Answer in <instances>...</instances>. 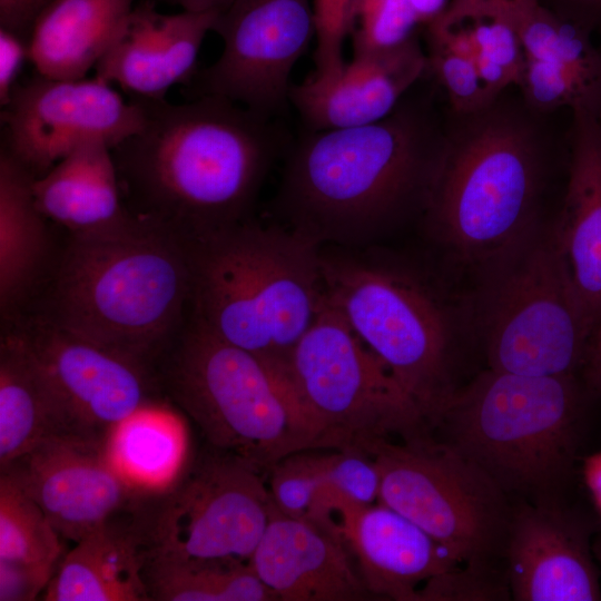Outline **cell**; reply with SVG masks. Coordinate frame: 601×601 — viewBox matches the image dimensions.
Masks as SVG:
<instances>
[{"label":"cell","mask_w":601,"mask_h":601,"mask_svg":"<svg viewBox=\"0 0 601 601\" xmlns=\"http://www.w3.org/2000/svg\"><path fill=\"white\" fill-rule=\"evenodd\" d=\"M135 98L142 125L111 149L129 211L191 242L240 223L286 146L274 118L219 96Z\"/></svg>","instance_id":"obj_1"},{"label":"cell","mask_w":601,"mask_h":601,"mask_svg":"<svg viewBox=\"0 0 601 601\" xmlns=\"http://www.w3.org/2000/svg\"><path fill=\"white\" fill-rule=\"evenodd\" d=\"M601 397L580 375L531 376L485 367L449 398L430 432L482 470L512 502L578 493Z\"/></svg>","instance_id":"obj_2"},{"label":"cell","mask_w":601,"mask_h":601,"mask_svg":"<svg viewBox=\"0 0 601 601\" xmlns=\"http://www.w3.org/2000/svg\"><path fill=\"white\" fill-rule=\"evenodd\" d=\"M443 135L422 102L384 119L307 130L290 147L279 205L311 238L362 233L422 207Z\"/></svg>","instance_id":"obj_3"},{"label":"cell","mask_w":601,"mask_h":601,"mask_svg":"<svg viewBox=\"0 0 601 601\" xmlns=\"http://www.w3.org/2000/svg\"><path fill=\"white\" fill-rule=\"evenodd\" d=\"M191 285L190 240L139 218L114 236L71 237L42 315L144 363L177 327Z\"/></svg>","instance_id":"obj_4"},{"label":"cell","mask_w":601,"mask_h":601,"mask_svg":"<svg viewBox=\"0 0 601 601\" xmlns=\"http://www.w3.org/2000/svg\"><path fill=\"white\" fill-rule=\"evenodd\" d=\"M190 243L193 319L231 345L288 364L323 299L313 239L240 221Z\"/></svg>","instance_id":"obj_5"},{"label":"cell","mask_w":601,"mask_h":601,"mask_svg":"<svg viewBox=\"0 0 601 601\" xmlns=\"http://www.w3.org/2000/svg\"><path fill=\"white\" fill-rule=\"evenodd\" d=\"M492 105L443 136L422 206L441 243L474 268L542 220L539 140Z\"/></svg>","instance_id":"obj_6"},{"label":"cell","mask_w":601,"mask_h":601,"mask_svg":"<svg viewBox=\"0 0 601 601\" xmlns=\"http://www.w3.org/2000/svg\"><path fill=\"white\" fill-rule=\"evenodd\" d=\"M474 269L470 305L486 367L579 375L591 328L554 220H540Z\"/></svg>","instance_id":"obj_7"},{"label":"cell","mask_w":601,"mask_h":601,"mask_svg":"<svg viewBox=\"0 0 601 601\" xmlns=\"http://www.w3.org/2000/svg\"><path fill=\"white\" fill-rule=\"evenodd\" d=\"M175 401L218 452L269 471L322 447L288 365L231 345L193 319L168 368Z\"/></svg>","instance_id":"obj_8"},{"label":"cell","mask_w":601,"mask_h":601,"mask_svg":"<svg viewBox=\"0 0 601 601\" xmlns=\"http://www.w3.org/2000/svg\"><path fill=\"white\" fill-rule=\"evenodd\" d=\"M366 454L381 474L378 502L446 546L464 569L509 591L513 502L482 470L431 432L376 441Z\"/></svg>","instance_id":"obj_9"},{"label":"cell","mask_w":601,"mask_h":601,"mask_svg":"<svg viewBox=\"0 0 601 601\" xmlns=\"http://www.w3.org/2000/svg\"><path fill=\"white\" fill-rule=\"evenodd\" d=\"M323 295L412 397L428 427L464 383L455 333L410 277L371 263L322 259Z\"/></svg>","instance_id":"obj_10"},{"label":"cell","mask_w":601,"mask_h":601,"mask_svg":"<svg viewBox=\"0 0 601 601\" xmlns=\"http://www.w3.org/2000/svg\"><path fill=\"white\" fill-rule=\"evenodd\" d=\"M288 370L321 431L323 447L366 454L376 441L430 432L416 403L324 295L289 356Z\"/></svg>","instance_id":"obj_11"},{"label":"cell","mask_w":601,"mask_h":601,"mask_svg":"<svg viewBox=\"0 0 601 601\" xmlns=\"http://www.w3.org/2000/svg\"><path fill=\"white\" fill-rule=\"evenodd\" d=\"M262 472L223 452L199 462L165 499L149 551L187 560L249 563L273 505Z\"/></svg>","instance_id":"obj_12"},{"label":"cell","mask_w":601,"mask_h":601,"mask_svg":"<svg viewBox=\"0 0 601 601\" xmlns=\"http://www.w3.org/2000/svg\"><path fill=\"white\" fill-rule=\"evenodd\" d=\"M213 31L217 60L194 76L200 96H219L275 118L289 102V76L315 35L312 0H229Z\"/></svg>","instance_id":"obj_13"},{"label":"cell","mask_w":601,"mask_h":601,"mask_svg":"<svg viewBox=\"0 0 601 601\" xmlns=\"http://www.w3.org/2000/svg\"><path fill=\"white\" fill-rule=\"evenodd\" d=\"M144 121L138 98L127 102L111 83L90 79H51L38 75L14 87L2 107V139L36 177L83 144L102 141L111 149Z\"/></svg>","instance_id":"obj_14"},{"label":"cell","mask_w":601,"mask_h":601,"mask_svg":"<svg viewBox=\"0 0 601 601\" xmlns=\"http://www.w3.org/2000/svg\"><path fill=\"white\" fill-rule=\"evenodd\" d=\"M578 493L544 504L513 502L505 574L514 601H601L592 542L599 512Z\"/></svg>","instance_id":"obj_15"},{"label":"cell","mask_w":601,"mask_h":601,"mask_svg":"<svg viewBox=\"0 0 601 601\" xmlns=\"http://www.w3.org/2000/svg\"><path fill=\"white\" fill-rule=\"evenodd\" d=\"M16 328L78 435L107 441L117 425L148 406L141 362L72 334L43 315Z\"/></svg>","instance_id":"obj_16"},{"label":"cell","mask_w":601,"mask_h":601,"mask_svg":"<svg viewBox=\"0 0 601 601\" xmlns=\"http://www.w3.org/2000/svg\"><path fill=\"white\" fill-rule=\"evenodd\" d=\"M1 472L41 508L60 536L75 543L110 523L134 490L112 462L107 441L78 435L49 437Z\"/></svg>","instance_id":"obj_17"},{"label":"cell","mask_w":601,"mask_h":601,"mask_svg":"<svg viewBox=\"0 0 601 601\" xmlns=\"http://www.w3.org/2000/svg\"><path fill=\"white\" fill-rule=\"evenodd\" d=\"M336 518L371 595L396 601L442 600L464 570L446 546L381 502L342 505Z\"/></svg>","instance_id":"obj_18"},{"label":"cell","mask_w":601,"mask_h":601,"mask_svg":"<svg viewBox=\"0 0 601 601\" xmlns=\"http://www.w3.org/2000/svg\"><path fill=\"white\" fill-rule=\"evenodd\" d=\"M219 11L165 14L145 0L96 65L95 76L117 83L130 97L160 100L175 85L189 83L197 56Z\"/></svg>","instance_id":"obj_19"},{"label":"cell","mask_w":601,"mask_h":601,"mask_svg":"<svg viewBox=\"0 0 601 601\" xmlns=\"http://www.w3.org/2000/svg\"><path fill=\"white\" fill-rule=\"evenodd\" d=\"M347 549L339 530L286 515L273 501L249 566L277 600H364L371 594Z\"/></svg>","instance_id":"obj_20"},{"label":"cell","mask_w":601,"mask_h":601,"mask_svg":"<svg viewBox=\"0 0 601 601\" xmlns=\"http://www.w3.org/2000/svg\"><path fill=\"white\" fill-rule=\"evenodd\" d=\"M427 70V56L416 38L392 50L353 57L335 76L307 77L290 87L289 102L307 130L365 126L392 114Z\"/></svg>","instance_id":"obj_21"},{"label":"cell","mask_w":601,"mask_h":601,"mask_svg":"<svg viewBox=\"0 0 601 601\" xmlns=\"http://www.w3.org/2000/svg\"><path fill=\"white\" fill-rule=\"evenodd\" d=\"M573 115L568 181L554 223L592 333L601 324V124L585 110Z\"/></svg>","instance_id":"obj_22"},{"label":"cell","mask_w":601,"mask_h":601,"mask_svg":"<svg viewBox=\"0 0 601 601\" xmlns=\"http://www.w3.org/2000/svg\"><path fill=\"white\" fill-rule=\"evenodd\" d=\"M32 190L42 215L71 237L114 236L139 221L124 201L111 148L102 141L75 149L35 178Z\"/></svg>","instance_id":"obj_23"},{"label":"cell","mask_w":601,"mask_h":601,"mask_svg":"<svg viewBox=\"0 0 601 601\" xmlns=\"http://www.w3.org/2000/svg\"><path fill=\"white\" fill-rule=\"evenodd\" d=\"M136 0H55L37 19L29 60L38 75L81 79L110 47Z\"/></svg>","instance_id":"obj_24"},{"label":"cell","mask_w":601,"mask_h":601,"mask_svg":"<svg viewBox=\"0 0 601 601\" xmlns=\"http://www.w3.org/2000/svg\"><path fill=\"white\" fill-rule=\"evenodd\" d=\"M35 176L1 144L0 309L10 319L38 284L49 254L47 218L32 190Z\"/></svg>","instance_id":"obj_25"},{"label":"cell","mask_w":601,"mask_h":601,"mask_svg":"<svg viewBox=\"0 0 601 601\" xmlns=\"http://www.w3.org/2000/svg\"><path fill=\"white\" fill-rule=\"evenodd\" d=\"M63 435L78 434L14 327L0 345L1 470L40 442Z\"/></svg>","instance_id":"obj_26"},{"label":"cell","mask_w":601,"mask_h":601,"mask_svg":"<svg viewBox=\"0 0 601 601\" xmlns=\"http://www.w3.org/2000/svg\"><path fill=\"white\" fill-rule=\"evenodd\" d=\"M145 553L111 524L76 542L43 592L46 601L150 600L144 580Z\"/></svg>","instance_id":"obj_27"},{"label":"cell","mask_w":601,"mask_h":601,"mask_svg":"<svg viewBox=\"0 0 601 601\" xmlns=\"http://www.w3.org/2000/svg\"><path fill=\"white\" fill-rule=\"evenodd\" d=\"M142 572L150 600H277L249 563L187 560L148 550Z\"/></svg>","instance_id":"obj_28"},{"label":"cell","mask_w":601,"mask_h":601,"mask_svg":"<svg viewBox=\"0 0 601 601\" xmlns=\"http://www.w3.org/2000/svg\"><path fill=\"white\" fill-rule=\"evenodd\" d=\"M184 449L179 423L148 406L117 425L107 439L112 462L132 485L156 486L169 481L179 469Z\"/></svg>","instance_id":"obj_29"},{"label":"cell","mask_w":601,"mask_h":601,"mask_svg":"<svg viewBox=\"0 0 601 601\" xmlns=\"http://www.w3.org/2000/svg\"><path fill=\"white\" fill-rule=\"evenodd\" d=\"M504 11L518 31L525 58L546 60L570 69L594 89L598 100L601 62L592 32L539 0H525Z\"/></svg>","instance_id":"obj_30"},{"label":"cell","mask_w":601,"mask_h":601,"mask_svg":"<svg viewBox=\"0 0 601 601\" xmlns=\"http://www.w3.org/2000/svg\"><path fill=\"white\" fill-rule=\"evenodd\" d=\"M435 22L450 26L452 41L471 56L492 101L509 85H520L525 56L505 11L482 10Z\"/></svg>","instance_id":"obj_31"},{"label":"cell","mask_w":601,"mask_h":601,"mask_svg":"<svg viewBox=\"0 0 601 601\" xmlns=\"http://www.w3.org/2000/svg\"><path fill=\"white\" fill-rule=\"evenodd\" d=\"M60 554V535L41 508L1 472L0 560L28 565L52 578Z\"/></svg>","instance_id":"obj_32"},{"label":"cell","mask_w":601,"mask_h":601,"mask_svg":"<svg viewBox=\"0 0 601 601\" xmlns=\"http://www.w3.org/2000/svg\"><path fill=\"white\" fill-rule=\"evenodd\" d=\"M290 454L270 471L269 491L277 509L317 523L325 487V455Z\"/></svg>","instance_id":"obj_33"},{"label":"cell","mask_w":601,"mask_h":601,"mask_svg":"<svg viewBox=\"0 0 601 601\" xmlns=\"http://www.w3.org/2000/svg\"><path fill=\"white\" fill-rule=\"evenodd\" d=\"M421 27L410 0H361L349 35L353 57L402 47Z\"/></svg>","instance_id":"obj_34"},{"label":"cell","mask_w":601,"mask_h":601,"mask_svg":"<svg viewBox=\"0 0 601 601\" xmlns=\"http://www.w3.org/2000/svg\"><path fill=\"white\" fill-rule=\"evenodd\" d=\"M381 474L374 460L361 451L336 450L325 455V489L322 516L337 522L338 508L371 505L380 500Z\"/></svg>","instance_id":"obj_35"},{"label":"cell","mask_w":601,"mask_h":601,"mask_svg":"<svg viewBox=\"0 0 601 601\" xmlns=\"http://www.w3.org/2000/svg\"><path fill=\"white\" fill-rule=\"evenodd\" d=\"M428 70L445 89L453 111L471 115L491 106L479 70L471 56L452 45L440 33L427 30Z\"/></svg>","instance_id":"obj_36"},{"label":"cell","mask_w":601,"mask_h":601,"mask_svg":"<svg viewBox=\"0 0 601 601\" xmlns=\"http://www.w3.org/2000/svg\"><path fill=\"white\" fill-rule=\"evenodd\" d=\"M535 109L570 107L572 111L594 112V89L570 69L541 59L525 58L519 85Z\"/></svg>","instance_id":"obj_37"},{"label":"cell","mask_w":601,"mask_h":601,"mask_svg":"<svg viewBox=\"0 0 601 601\" xmlns=\"http://www.w3.org/2000/svg\"><path fill=\"white\" fill-rule=\"evenodd\" d=\"M361 0H312L316 49L314 53L316 78L337 75L345 61L343 45L351 35Z\"/></svg>","instance_id":"obj_38"},{"label":"cell","mask_w":601,"mask_h":601,"mask_svg":"<svg viewBox=\"0 0 601 601\" xmlns=\"http://www.w3.org/2000/svg\"><path fill=\"white\" fill-rule=\"evenodd\" d=\"M51 578L24 564L0 560V601H32Z\"/></svg>","instance_id":"obj_39"},{"label":"cell","mask_w":601,"mask_h":601,"mask_svg":"<svg viewBox=\"0 0 601 601\" xmlns=\"http://www.w3.org/2000/svg\"><path fill=\"white\" fill-rule=\"evenodd\" d=\"M29 60V41L0 28V105L4 107L17 86V78Z\"/></svg>","instance_id":"obj_40"},{"label":"cell","mask_w":601,"mask_h":601,"mask_svg":"<svg viewBox=\"0 0 601 601\" xmlns=\"http://www.w3.org/2000/svg\"><path fill=\"white\" fill-rule=\"evenodd\" d=\"M55 0H0V28L29 41L39 16Z\"/></svg>","instance_id":"obj_41"},{"label":"cell","mask_w":601,"mask_h":601,"mask_svg":"<svg viewBox=\"0 0 601 601\" xmlns=\"http://www.w3.org/2000/svg\"><path fill=\"white\" fill-rule=\"evenodd\" d=\"M561 17L590 32L601 31V0H539Z\"/></svg>","instance_id":"obj_42"},{"label":"cell","mask_w":601,"mask_h":601,"mask_svg":"<svg viewBox=\"0 0 601 601\" xmlns=\"http://www.w3.org/2000/svg\"><path fill=\"white\" fill-rule=\"evenodd\" d=\"M579 375L587 387L601 397V324L590 334Z\"/></svg>","instance_id":"obj_43"},{"label":"cell","mask_w":601,"mask_h":601,"mask_svg":"<svg viewBox=\"0 0 601 601\" xmlns=\"http://www.w3.org/2000/svg\"><path fill=\"white\" fill-rule=\"evenodd\" d=\"M525 0H451L446 11L436 21L449 22L482 10H509Z\"/></svg>","instance_id":"obj_44"},{"label":"cell","mask_w":601,"mask_h":601,"mask_svg":"<svg viewBox=\"0 0 601 601\" xmlns=\"http://www.w3.org/2000/svg\"><path fill=\"white\" fill-rule=\"evenodd\" d=\"M423 27L435 22L446 11L451 0H410Z\"/></svg>","instance_id":"obj_45"},{"label":"cell","mask_w":601,"mask_h":601,"mask_svg":"<svg viewBox=\"0 0 601 601\" xmlns=\"http://www.w3.org/2000/svg\"><path fill=\"white\" fill-rule=\"evenodd\" d=\"M584 479L592 493L595 509L601 516V453L585 457Z\"/></svg>","instance_id":"obj_46"},{"label":"cell","mask_w":601,"mask_h":601,"mask_svg":"<svg viewBox=\"0 0 601 601\" xmlns=\"http://www.w3.org/2000/svg\"><path fill=\"white\" fill-rule=\"evenodd\" d=\"M168 3L178 6L183 11L204 12L220 11L229 0H164Z\"/></svg>","instance_id":"obj_47"},{"label":"cell","mask_w":601,"mask_h":601,"mask_svg":"<svg viewBox=\"0 0 601 601\" xmlns=\"http://www.w3.org/2000/svg\"><path fill=\"white\" fill-rule=\"evenodd\" d=\"M593 554L601 573V531H599L593 538L592 542Z\"/></svg>","instance_id":"obj_48"},{"label":"cell","mask_w":601,"mask_h":601,"mask_svg":"<svg viewBox=\"0 0 601 601\" xmlns=\"http://www.w3.org/2000/svg\"><path fill=\"white\" fill-rule=\"evenodd\" d=\"M599 35H600V41L598 43V49H599L600 62H601V31L599 32ZM593 115L597 117V119L601 124V77H600V87H599L597 106H595V110Z\"/></svg>","instance_id":"obj_49"}]
</instances>
